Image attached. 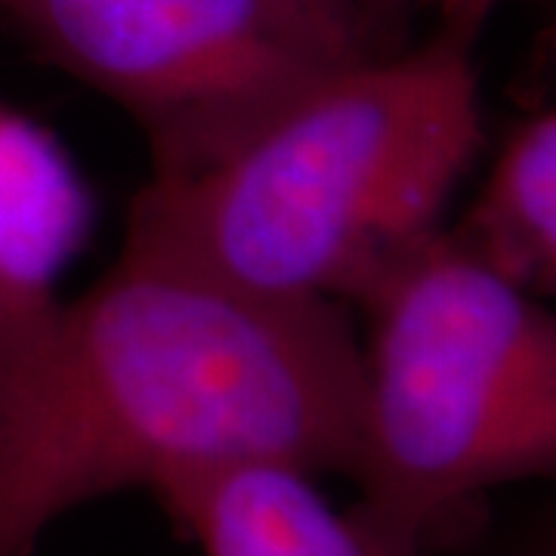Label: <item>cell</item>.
Instances as JSON below:
<instances>
[{
	"mask_svg": "<svg viewBox=\"0 0 556 556\" xmlns=\"http://www.w3.org/2000/svg\"><path fill=\"white\" fill-rule=\"evenodd\" d=\"M358 338L346 309L273 303L121 251L0 353V556L72 510L223 470L346 477Z\"/></svg>",
	"mask_w": 556,
	"mask_h": 556,
	"instance_id": "1",
	"label": "cell"
},
{
	"mask_svg": "<svg viewBox=\"0 0 556 556\" xmlns=\"http://www.w3.org/2000/svg\"><path fill=\"white\" fill-rule=\"evenodd\" d=\"M482 149L473 47L338 62L229 149L149 174L124 248L273 303L353 306L442 232Z\"/></svg>",
	"mask_w": 556,
	"mask_h": 556,
	"instance_id": "2",
	"label": "cell"
},
{
	"mask_svg": "<svg viewBox=\"0 0 556 556\" xmlns=\"http://www.w3.org/2000/svg\"><path fill=\"white\" fill-rule=\"evenodd\" d=\"M356 445L346 507L387 556H427L479 501L556 485V313L452 232L358 303Z\"/></svg>",
	"mask_w": 556,
	"mask_h": 556,
	"instance_id": "3",
	"label": "cell"
},
{
	"mask_svg": "<svg viewBox=\"0 0 556 556\" xmlns=\"http://www.w3.org/2000/svg\"><path fill=\"white\" fill-rule=\"evenodd\" d=\"M40 60L137 121L152 174L229 149L338 65L278 0H0Z\"/></svg>",
	"mask_w": 556,
	"mask_h": 556,
	"instance_id": "4",
	"label": "cell"
},
{
	"mask_svg": "<svg viewBox=\"0 0 556 556\" xmlns=\"http://www.w3.org/2000/svg\"><path fill=\"white\" fill-rule=\"evenodd\" d=\"M93 229V195L60 137L0 100V353L62 300Z\"/></svg>",
	"mask_w": 556,
	"mask_h": 556,
	"instance_id": "5",
	"label": "cell"
},
{
	"mask_svg": "<svg viewBox=\"0 0 556 556\" xmlns=\"http://www.w3.org/2000/svg\"><path fill=\"white\" fill-rule=\"evenodd\" d=\"M201 556H387L316 477L251 464L204 477L161 501Z\"/></svg>",
	"mask_w": 556,
	"mask_h": 556,
	"instance_id": "6",
	"label": "cell"
},
{
	"mask_svg": "<svg viewBox=\"0 0 556 556\" xmlns=\"http://www.w3.org/2000/svg\"><path fill=\"white\" fill-rule=\"evenodd\" d=\"M452 236L529 294H556V109L507 137Z\"/></svg>",
	"mask_w": 556,
	"mask_h": 556,
	"instance_id": "7",
	"label": "cell"
},
{
	"mask_svg": "<svg viewBox=\"0 0 556 556\" xmlns=\"http://www.w3.org/2000/svg\"><path fill=\"white\" fill-rule=\"evenodd\" d=\"M278 3L334 60H368V56L402 50L380 35L378 25L368 20L358 0H278Z\"/></svg>",
	"mask_w": 556,
	"mask_h": 556,
	"instance_id": "8",
	"label": "cell"
},
{
	"mask_svg": "<svg viewBox=\"0 0 556 556\" xmlns=\"http://www.w3.org/2000/svg\"><path fill=\"white\" fill-rule=\"evenodd\" d=\"M504 0H420V7H430L439 20V35L460 40L473 47L485 22L495 16Z\"/></svg>",
	"mask_w": 556,
	"mask_h": 556,
	"instance_id": "9",
	"label": "cell"
},
{
	"mask_svg": "<svg viewBox=\"0 0 556 556\" xmlns=\"http://www.w3.org/2000/svg\"><path fill=\"white\" fill-rule=\"evenodd\" d=\"M497 556H556V485L554 495L519 526Z\"/></svg>",
	"mask_w": 556,
	"mask_h": 556,
	"instance_id": "10",
	"label": "cell"
},
{
	"mask_svg": "<svg viewBox=\"0 0 556 556\" xmlns=\"http://www.w3.org/2000/svg\"><path fill=\"white\" fill-rule=\"evenodd\" d=\"M358 3L393 47H408L405 43V25H408L412 10L420 7V0H358Z\"/></svg>",
	"mask_w": 556,
	"mask_h": 556,
	"instance_id": "11",
	"label": "cell"
}]
</instances>
